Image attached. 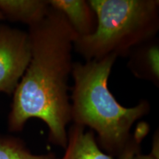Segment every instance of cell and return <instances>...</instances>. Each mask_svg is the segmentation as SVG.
<instances>
[{
  "mask_svg": "<svg viewBox=\"0 0 159 159\" xmlns=\"http://www.w3.org/2000/svg\"><path fill=\"white\" fill-rule=\"evenodd\" d=\"M31 60L13 92L8 128L20 131L30 119H41L49 141L66 148L71 122L69 80L77 35L62 13L50 7L47 16L29 27Z\"/></svg>",
  "mask_w": 159,
  "mask_h": 159,
  "instance_id": "cell-1",
  "label": "cell"
},
{
  "mask_svg": "<svg viewBox=\"0 0 159 159\" xmlns=\"http://www.w3.org/2000/svg\"><path fill=\"white\" fill-rule=\"evenodd\" d=\"M117 57L110 55L101 60L74 63L71 121L89 127L97 134L99 148L113 157L118 156L130 137L133 125L150 111L148 101L126 108L111 94L108 82Z\"/></svg>",
  "mask_w": 159,
  "mask_h": 159,
  "instance_id": "cell-2",
  "label": "cell"
},
{
  "mask_svg": "<svg viewBox=\"0 0 159 159\" xmlns=\"http://www.w3.org/2000/svg\"><path fill=\"white\" fill-rule=\"evenodd\" d=\"M97 16V28L77 37L74 49L86 61L110 55L126 56L155 39L159 29L158 0H89Z\"/></svg>",
  "mask_w": 159,
  "mask_h": 159,
  "instance_id": "cell-3",
  "label": "cell"
},
{
  "mask_svg": "<svg viewBox=\"0 0 159 159\" xmlns=\"http://www.w3.org/2000/svg\"><path fill=\"white\" fill-rule=\"evenodd\" d=\"M30 60L28 32L0 24V93L13 94Z\"/></svg>",
  "mask_w": 159,
  "mask_h": 159,
  "instance_id": "cell-4",
  "label": "cell"
},
{
  "mask_svg": "<svg viewBox=\"0 0 159 159\" xmlns=\"http://www.w3.org/2000/svg\"><path fill=\"white\" fill-rule=\"evenodd\" d=\"M49 6L62 13L77 37L88 36L97 28V16L89 1L48 0Z\"/></svg>",
  "mask_w": 159,
  "mask_h": 159,
  "instance_id": "cell-5",
  "label": "cell"
},
{
  "mask_svg": "<svg viewBox=\"0 0 159 159\" xmlns=\"http://www.w3.org/2000/svg\"><path fill=\"white\" fill-rule=\"evenodd\" d=\"M57 159H114L99 148L92 130L73 124L67 130L64 155Z\"/></svg>",
  "mask_w": 159,
  "mask_h": 159,
  "instance_id": "cell-6",
  "label": "cell"
},
{
  "mask_svg": "<svg viewBox=\"0 0 159 159\" xmlns=\"http://www.w3.org/2000/svg\"><path fill=\"white\" fill-rule=\"evenodd\" d=\"M50 6L46 0H0V12L5 19L30 27L44 19Z\"/></svg>",
  "mask_w": 159,
  "mask_h": 159,
  "instance_id": "cell-7",
  "label": "cell"
},
{
  "mask_svg": "<svg viewBox=\"0 0 159 159\" xmlns=\"http://www.w3.org/2000/svg\"><path fill=\"white\" fill-rule=\"evenodd\" d=\"M128 66L137 77L152 81L158 85L159 46L152 41L135 49Z\"/></svg>",
  "mask_w": 159,
  "mask_h": 159,
  "instance_id": "cell-8",
  "label": "cell"
},
{
  "mask_svg": "<svg viewBox=\"0 0 159 159\" xmlns=\"http://www.w3.org/2000/svg\"><path fill=\"white\" fill-rule=\"evenodd\" d=\"M52 152L36 155L31 152L21 141L0 137V159H57Z\"/></svg>",
  "mask_w": 159,
  "mask_h": 159,
  "instance_id": "cell-9",
  "label": "cell"
},
{
  "mask_svg": "<svg viewBox=\"0 0 159 159\" xmlns=\"http://www.w3.org/2000/svg\"><path fill=\"white\" fill-rule=\"evenodd\" d=\"M142 140V137L139 136L135 132L134 135H130V139L124 149L117 156L118 159H134L135 156L138 152H141L140 144Z\"/></svg>",
  "mask_w": 159,
  "mask_h": 159,
  "instance_id": "cell-10",
  "label": "cell"
},
{
  "mask_svg": "<svg viewBox=\"0 0 159 159\" xmlns=\"http://www.w3.org/2000/svg\"><path fill=\"white\" fill-rule=\"evenodd\" d=\"M150 154L153 156L155 158L159 159V138L158 131H157V133H155L154 134Z\"/></svg>",
  "mask_w": 159,
  "mask_h": 159,
  "instance_id": "cell-11",
  "label": "cell"
},
{
  "mask_svg": "<svg viewBox=\"0 0 159 159\" xmlns=\"http://www.w3.org/2000/svg\"><path fill=\"white\" fill-rule=\"evenodd\" d=\"M134 159H157L155 158L153 156H152L150 153L148 155H144L141 153V152H139L137 153L134 157Z\"/></svg>",
  "mask_w": 159,
  "mask_h": 159,
  "instance_id": "cell-12",
  "label": "cell"
},
{
  "mask_svg": "<svg viewBox=\"0 0 159 159\" xmlns=\"http://www.w3.org/2000/svg\"><path fill=\"white\" fill-rule=\"evenodd\" d=\"M2 20H5V18H4L3 15L1 13V12H0V21H2Z\"/></svg>",
  "mask_w": 159,
  "mask_h": 159,
  "instance_id": "cell-13",
  "label": "cell"
}]
</instances>
